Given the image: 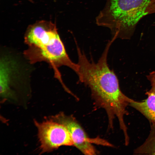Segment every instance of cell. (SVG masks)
Returning a JSON list of instances; mask_svg holds the SVG:
<instances>
[{
  "mask_svg": "<svg viewBox=\"0 0 155 155\" xmlns=\"http://www.w3.org/2000/svg\"><path fill=\"white\" fill-rule=\"evenodd\" d=\"M19 66L16 59L9 55H3L0 60V93L5 99H14L12 88L17 80Z\"/></svg>",
  "mask_w": 155,
  "mask_h": 155,
  "instance_id": "cell-5",
  "label": "cell"
},
{
  "mask_svg": "<svg viewBox=\"0 0 155 155\" xmlns=\"http://www.w3.org/2000/svg\"><path fill=\"white\" fill-rule=\"evenodd\" d=\"M133 153L136 154L155 155V124H151L150 131L147 138Z\"/></svg>",
  "mask_w": 155,
  "mask_h": 155,
  "instance_id": "cell-7",
  "label": "cell"
},
{
  "mask_svg": "<svg viewBox=\"0 0 155 155\" xmlns=\"http://www.w3.org/2000/svg\"><path fill=\"white\" fill-rule=\"evenodd\" d=\"M51 119L64 125L69 131L74 146L85 155L96 154L97 152L92 143L112 146V145L99 137L91 138L75 119L71 115H67L62 112L51 117Z\"/></svg>",
  "mask_w": 155,
  "mask_h": 155,
  "instance_id": "cell-4",
  "label": "cell"
},
{
  "mask_svg": "<svg viewBox=\"0 0 155 155\" xmlns=\"http://www.w3.org/2000/svg\"><path fill=\"white\" fill-rule=\"evenodd\" d=\"M152 0H107L96 19V24L110 30L114 40L129 39L139 21L147 15Z\"/></svg>",
  "mask_w": 155,
  "mask_h": 155,
  "instance_id": "cell-2",
  "label": "cell"
},
{
  "mask_svg": "<svg viewBox=\"0 0 155 155\" xmlns=\"http://www.w3.org/2000/svg\"><path fill=\"white\" fill-rule=\"evenodd\" d=\"M38 130L41 153L50 152L63 146H74L70 135L63 125L50 119L41 123L35 121Z\"/></svg>",
  "mask_w": 155,
  "mask_h": 155,
  "instance_id": "cell-3",
  "label": "cell"
},
{
  "mask_svg": "<svg viewBox=\"0 0 155 155\" xmlns=\"http://www.w3.org/2000/svg\"><path fill=\"white\" fill-rule=\"evenodd\" d=\"M147 78L151 84L152 88L150 91L155 93V71L150 73Z\"/></svg>",
  "mask_w": 155,
  "mask_h": 155,
  "instance_id": "cell-8",
  "label": "cell"
},
{
  "mask_svg": "<svg viewBox=\"0 0 155 155\" xmlns=\"http://www.w3.org/2000/svg\"><path fill=\"white\" fill-rule=\"evenodd\" d=\"M146 93V99L140 102L132 100L129 105L143 115L151 124H155V93L149 91Z\"/></svg>",
  "mask_w": 155,
  "mask_h": 155,
  "instance_id": "cell-6",
  "label": "cell"
},
{
  "mask_svg": "<svg viewBox=\"0 0 155 155\" xmlns=\"http://www.w3.org/2000/svg\"><path fill=\"white\" fill-rule=\"evenodd\" d=\"M112 43L110 41L107 44L97 63L90 61L77 47L79 80L89 87L96 104L106 111L110 128L113 127L116 117L120 127L125 126L124 116L128 114L126 108L133 100L121 91L117 77L107 64V56Z\"/></svg>",
  "mask_w": 155,
  "mask_h": 155,
  "instance_id": "cell-1",
  "label": "cell"
},
{
  "mask_svg": "<svg viewBox=\"0 0 155 155\" xmlns=\"http://www.w3.org/2000/svg\"><path fill=\"white\" fill-rule=\"evenodd\" d=\"M147 15L155 13V0H152L146 11Z\"/></svg>",
  "mask_w": 155,
  "mask_h": 155,
  "instance_id": "cell-9",
  "label": "cell"
}]
</instances>
